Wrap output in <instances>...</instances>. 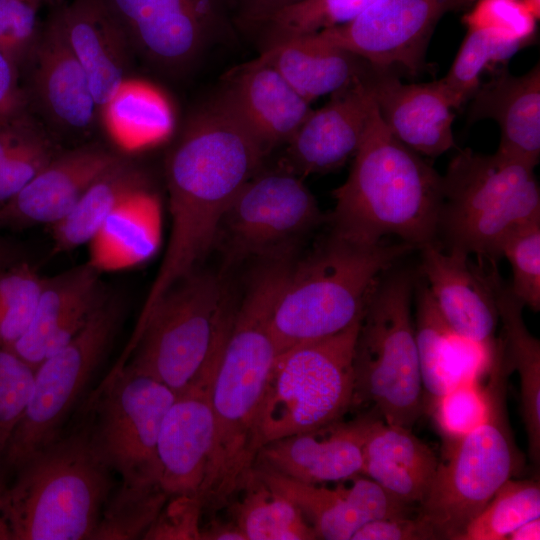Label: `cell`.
Wrapping results in <instances>:
<instances>
[{"label":"cell","instance_id":"1","mask_svg":"<svg viewBox=\"0 0 540 540\" xmlns=\"http://www.w3.org/2000/svg\"><path fill=\"white\" fill-rule=\"evenodd\" d=\"M288 272L284 260L263 261L235 306L212 386L214 442L200 493L204 510L229 504L253 474L260 450L258 415L277 355L271 317Z\"/></svg>","mask_w":540,"mask_h":540},{"label":"cell","instance_id":"2","mask_svg":"<svg viewBox=\"0 0 540 540\" xmlns=\"http://www.w3.org/2000/svg\"><path fill=\"white\" fill-rule=\"evenodd\" d=\"M333 197L330 222L339 237L370 245L395 235L415 248L436 242L442 175L389 131L377 106Z\"/></svg>","mask_w":540,"mask_h":540},{"label":"cell","instance_id":"3","mask_svg":"<svg viewBox=\"0 0 540 540\" xmlns=\"http://www.w3.org/2000/svg\"><path fill=\"white\" fill-rule=\"evenodd\" d=\"M414 249L403 241L369 245L331 233L311 254L293 262L271 317L277 354L359 321L383 274Z\"/></svg>","mask_w":540,"mask_h":540},{"label":"cell","instance_id":"4","mask_svg":"<svg viewBox=\"0 0 540 540\" xmlns=\"http://www.w3.org/2000/svg\"><path fill=\"white\" fill-rule=\"evenodd\" d=\"M18 469L3 500L12 540L93 539L111 480L86 427L58 437Z\"/></svg>","mask_w":540,"mask_h":540},{"label":"cell","instance_id":"5","mask_svg":"<svg viewBox=\"0 0 540 540\" xmlns=\"http://www.w3.org/2000/svg\"><path fill=\"white\" fill-rule=\"evenodd\" d=\"M535 167L496 151L460 150L442 175L437 238L446 251L496 264L502 245L520 227L540 221Z\"/></svg>","mask_w":540,"mask_h":540},{"label":"cell","instance_id":"6","mask_svg":"<svg viewBox=\"0 0 540 540\" xmlns=\"http://www.w3.org/2000/svg\"><path fill=\"white\" fill-rule=\"evenodd\" d=\"M485 420L464 436L446 441L434 480L417 514L437 539L456 540L498 489L523 465L509 423L506 405L508 371L500 339L488 370Z\"/></svg>","mask_w":540,"mask_h":540},{"label":"cell","instance_id":"7","mask_svg":"<svg viewBox=\"0 0 540 540\" xmlns=\"http://www.w3.org/2000/svg\"><path fill=\"white\" fill-rule=\"evenodd\" d=\"M413 278L380 279L361 318L354 351L353 405L370 404L384 422L411 429L426 410L415 326Z\"/></svg>","mask_w":540,"mask_h":540},{"label":"cell","instance_id":"8","mask_svg":"<svg viewBox=\"0 0 540 540\" xmlns=\"http://www.w3.org/2000/svg\"><path fill=\"white\" fill-rule=\"evenodd\" d=\"M278 353L258 415L260 448L335 423L353 405L354 351L360 327Z\"/></svg>","mask_w":540,"mask_h":540},{"label":"cell","instance_id":"9","mask_svg":"<svg viewBox=\"0 0 540 540\" xmlns=\"http://www.w3.org/2000/svg\"><path fill=\"white\" fill-rule=\"evenodd\" d=\"M235 306L219 275L195 270L135 326L128 365L180 392L201 370Z\"/></svg>","mask_w":540,"mask_h":540},{"label":"cell","instance_id":"10","mask_svg":"<svg viewBox=\"0 0 540 540\" xmlns=\"http://www.w3.org/2000/svg\"><path fill=\"white\" fill-rule=\"evenodd\" d=\"M175 396L165 384L122 361L96 394L94 418L86 426L89 441L122 483L160 484L158 436Z\"/></svg>","mask_w":540,"mask_h":540},{"label":"cell","instance_id":"11","mask_svg":"<svg viewBox=\"0 0 540 540\" xmlns=\"http://www.w3.org/2000/svg\"><path fill=\"white\" fill-rule=\"evenodd\" d=\"M121 316L120 303L106 296L84 327L36 367L30 400L4 454L9 466L19 468L59 437L113 342Z\"/></svg>","mask_w":540,"mask_h":540},{"label":"cell","instance_id":"12","mask_svg":"<svg viewBox=\"0 0 540 540\" xmlns=\"http://www.w3.org/2000/svg\"><path fill=\"white\" fill-rule=\"evenodd\" d=\"M323 214L301 177L281 167L254 175L222 220L219 243L229 263L293 253L295 243L318 226Z\"/></svg>","mask_w":540,"mask_h":540},{"label":"cell","instance_id":"13","mask_svg":"<svg viewBox=\"0 0 540 540\" xmlns=\"http://www.w3.org/2000/svg\"><path fill=\"white\" fill-rule=\"evenodd\" d=\"M133 52L169 73L190 68L233 27L226 0H102Z\"/></svg>","mask_w":540,"mask_h":540},{"label":"cell","instance_id":"14","mask_svg":"<svg viewBox=\"0 0 540 540\" xmlns=\"http://www.w3.org/2000/svg\"><path fill=\"white\" fill-rule=\"evenodd\" d=\"M457 0H380L353 20L316 34L373 68L420 72L432 33ZM392 72V71H391Z\"/></svg>","mask_w":540,"mask_h":540},{"label":"cell","instance_id":"15","mask_svg":"<svg viewBox=\"0 0 540 540\" xmlns=\"http://www.w3.org/2000/svg\"><path fill=\"white\" fill-rule=\"evenodd\" d=\"M230 321L218 336L195 378L168 408L159 431V481L168 497L200 498L214 442L212 386L229 334Z\"/></svg>","mask_w":540,"mask_h":540},{"label":"cell","instance_id":"16","mask_svg":"<svg viewBox=\"0 0 540 540\" xmlns=\"http://www.w3.org/2000/svg\"><path fill=\"white\" fill-rule=\"evenodd\" d=\"M419 249L427 288L445 322L461 337L492 347L499 322L496 264L473 263L470 255L443 250L437 242Z\"/></svg>","mask_w":540,"mask_h":540},{"label":"cell","instance_id":"17","mask_svg":"<svg viewBox=\"0 0 540 540\" xmlns=\"http://www.w3.org/2000/svg\"><path fill=\"white\" fill-rule=\"evenodd\" d=\"M369 77L331 94L325 105L311 110L286 144L283 168L303 178L336 170L354 157L376 106Z\"/></svg>","mask_w":540,"mask_h":540},{"label":"cell","instance_id":"18","mask_svg":"<svg viewBox=\"0 0 540 540\" xmlns=\"http://www.w3.org/2000/svg\"><path fill=\"white\" fill-rule=\"evenodd\" d=\"M123 158L99 145L55 155L23 189L0 205V226L54 225L95 180Z\"/></svg>","mask_w":540,"mask_h":540},{"label":"cell","instance_id":"19","mask_svg":"<svg viewBox=\"0 0 540 540\" xmlns=\"http://www.w3.org/2000/svg\"><path fill=\"white\" fill-rule=\"evenodd\" d=\"M373 413L264 444L256 464L308 484L345 482L362 475L363 445Z\"/></svg>","mask_w":540,"mask_h":540},{"label":"cell","instance_id":"20","mask_svg":"<svg viewBox=\"0 0 540 540\" xmlns=\"http://www.w3.org/2000/svg\"><path fill=\"white\" fill-rule=\"evenodd\" d=\"M223 80L221 96L267 154L286 145L312 110L260 56L233 68Z\"/></svg>","mask_w":540,"mask_h":540},{"label":"cell","instance_id":"21","mask_svg":"<svg viewBox=\"0 0 540 540\" xmlns=\"http://www.w3.org/2000/svg\"><path fill=\"white\" fill-rule=\"evenodd\" d=\"M32 90L44 117L60 130L81 133L94 124L98 107L89 80L73 53L56 10L33 49Z\"/></svg>","mask_w":540,"mask_h":540},{"label":"cell","instance_id":"22","mask_svg":"<svg viewBox=\"0 0 540 540\" xmlns=\"http://www.w3.org/2000/svg\"><path fill=\"white\" fill-rule=\"evenodd\" d=\"M87 262L44 278L30 325L10 349L34 369L69 342L106 298Z\"/></svg>","mask_w":540,"mask_h":540},{"label":"cell","instance_id":"23","mask_svg":"<svg viewBox=\"0 0 540 540\" xmlns=\"http://www.w3.org/2000/svg\"><path fill=\"white\" fill-rule=\"evenodd\" d=\"M368 84L381 119L405 146L428 157L455 146L454 108L439 80L406 84L391 71L376 69Z\"/></svg>","mask_w":540,"mask_h":540},{"label":"cell","instance_id":"24","mask_svg":"<svg viewBox=\"0 0 540 540\" xmlns=\"http://www.w3.org/2000/svg\"><path fill=\"white\" fill-rule=\"evenodd\" d=\"M56 12L103 110L127 80L131 46L102 0H73Z\"/></svg>","mask_w":540,"mask_h":540},{"label":"cell","instance_id":"25","mask_svg":"<svg viewBox=\"0 0 540 540\" xmlns=\"http://www.w3.org/2000/svg\"><path fill=\"white\" fill-rule=\"evenodd\" d=\"M470 122L494 120L501 132L498 152L536 166L540 157V66L515 76L496 72L471 97Z\"/></svg>","mask_w":540,"mask_h":540},{"label":"cell","instance_id":"26","mask_svg":"<svg viewBox=\"0 0 540 540\" xmlns=\"http://www.w3.org/2000/svg\"><path fill=\"white\" fill-rule=\"evenodd\" d=\"M415 335L426 410L453 387L478 380L489 370L494 345L486 347L456 334L423 285L418 291Z\"/></svg>","mask_w":540,"mask_h":540},{"label":"cell","instance_id":"27","mask_svg":"<svg viewBox=\"0 0 540 540\" xmlns=\"http://www.w3.org/2000/svg\"><path fill=\"white\" fill-rule=\"evenodd\" d=\"M410 430L373 415L363 445L362 475L404 503L419 506L432 485L439 459Z\"/></svg>","mask_w":540,"mask_h":540},{"label":"cell","instance_id":"28","mask_svg":"<svg viewBox=\"0 0 540 540\" xmlns=\"http://www.w3.org/2000/svg\"><path fill=\"white\" fill-rule=\"evenodd\" d=\"M163 236L160 198L148 184L127 195L88 243L87 263L98 273L137 267L159 251Z\"/></svg>","mask_w":540,"mask_h":540},{"label":"cell","instance_id":"29","mask_svg":"<svg viewBox=\"0 0 540 540\" xmlns=\"http://www.w3.org/2000/svg\"><path fill=\"white\" fill-rule=\"evenodd\" d=\"M259 56L308 102L368 78L376 69L316 33L275 43Z\"/></svg>","mask_w":540,"mask_h":540},{"label":"cell","instance_id":"30","mask_svg":"<svg viewBox=\"0 0 540 540\" xmlns=\"http://www.w3.org/2000/svg\"><path fill=\"white\" fill-rule=\"evenodd\" d=\"M496 301L502 333L499 338L504 361L510 373L520 379V411L524 423L529 458L540 461V342L527 329L523 304L500 279Z\"/></svg>","mask_w":540,"mask_h":540},{"label":"cell","instance_id":"31","mask_svg":"<svg viewBox=\"0 0 540 540\" xmlns=\"http://www.w3.org/2000/svg\"><path fill=\"white\" fill-rule=\"evenodd\" d=\"M146 184L144 174L124 157L88 187L62 220L50 226L52 253L88 244L118 204Z\"/></svg>","mask_w":540,"mask_h":540},{"label":"cell","instance_id":"32","mask_svg":"<svg viewBox=\"0 0 540 540\" xmlns=\"http://www.w3.org/2000/svg\"><path fill=\"white\" fill-rule=\"evenodd\" d=\"M254 470L267 485L295 504L317 539L351 540L355 531L367 523L342 482L336 488H327L293 480L261 464H255Z\"/></svg>","mask_w":540,"mask_h":540},{"label":"cell","instance_id":"33","mask_svg":"<svg viewBox=\"0 0 540 540\" xmlns=\"http://www.w3.org/2000/svg\"><path fill=\"white\" fill-rule=\"evenodd\" d=\"M240 493L233 517L246 540L317 539L295 504L267 485L255 470Z\"/></svg>","mask_w":540,"mask_h":540},{"label":"cell","instance_id":"34","mask_svg":"<svg viewBox=\"0 0 540 540\" xmlns=\"http://www.w3.org/2000/svg\"><path fill=\"white\" fill-rule=\"evenodd\" d=\"M102 111L117 143L126 150L163 139L172 125L165 100L140 82L126 80Z\"/></svg>","mask_w":540,"mask_h":540},{"label":"cell","instance_id":"35","mask_svg":"<svg viewBox=\"0 0 540 540\" xmlns=\"http://www.w3.org/2000/svg\"><path fill=\"white\" fill-rule=\"evenodd\" d=\"M521 48L495 31L467 28L448 73L439 79L453 108L458 109L471 99L488 68L508 60Z\"/></svg>","mask_w":540,"mask_h":540},{"label":"cell","instance_id":"36","mask_svg":"<svg viewBox=\"0 0 540 540\" xmlns=\"http://www.w3.org/2000/svg\"><path fill=\"white\" fill-rule=\"evenodd\" d=\"M380 0H300L270 16L255 33L262 50L294 37L343 25Z\"/></svg>","mask_w":540,"mask_h":540},{"label":"cell","instance_id":"37","mask_svg":"<svg viewBox=\"0 0 540 540\" xmlns=\"http://www.w3.org/2000/svg\"><path fill=\"white\" fill-rule=\"evenodd\" d=\"M540 518V485L507 480L456 540H507L522 524Z\"/></svg>","mask_w":540,"mask_h":540},{"label":"cell","instance_id":"38","mask_svg":"<svg viewBox=\"0 0 540 540\" xmlns=\"http://www.w3.org/2000/svg\"><path fill=\"white\" fill-rule=\"evenodd\" d=\"M168 498L158 483L139 485L122 483L115 495L107 500L93 539L143 538Z\"/></svg>","mask_w":540,"mask_h":540},{"label":"cell","instance_id":"39","mask_svg":"<svg viewBox=\"0 0 540 540\" xmlns=\"http://www.w3.org/2000/svg\"><path fill=\"white\" fill-rule=\"evenodd\" d=\"M43 281L23 261L0 270V349L10 350L27 330Z\"/></svg>","mask_w":540,"mask_h":540},{"label":"cell","instance_id":"40","mask_svg":"<svg viewBox=\"0 0 540 540\" xmlns=\"http://www.w3.org/2000/svg\"><path fill=\"white\" fill-rule=\"evenodd\" d=\"M512 271L511 293L534 311L540 309V221L511 233L502 245Z\"/></svg>","mask_w":540,"mask_h":540},{"label":"cell","instance_id":"41","mask_svg":"<svg viewBox=\"0 0 540 540\" xmlns=\"http://www.w3.org/2000/svg\"><path fill=\"white\" fill-rule=\"evenodd\" d=\"M446 441L456 440L480 425L488 413V396L478 380L466 381L440 396L430 407Z\"/></svg>","mask_w":540,"mask_h":540},{"label":"cell","instance_id":"42","mask_svg":"<svg viewBox=\"0 0 540 540\" xmlns=\"http://www.w3.org/2000/svg\"><path fill=\"white\" fill-rule=\"evenodd\" d=\"M35 369L13 351L0 349V456L5 454L30 400Z\"/></svg>","mask_w":540,"mask_h":540},{"label":"cell","instance_id":"43","mask_svg":"<svg viewBox=\"0 0 540 540\" xmlns=\"http://www.w3.org/2000/svg\"><path fill=\"white\" fill-rule=\"evenodd\" d=\"M55 155L51 142L33 124L0 165V205L23 189Z\"/></svg>","mask_w":540,"mask_h":540},{"label":"cell","instance_id":"44","mask_svg":"<svg viewBox=\"0 0 540 540\" xmlns=\"http://www.w3.org/2000/svg\"><path fill=\"white\" fill-rule=\"evenodd\" d=\"M536 21L522 0H478L462 17L466 28L493 30L523 47L535 36Z\"/></svg>","mask_w":540,"mask_h":540},{"label":"cell","instance_id":"45","mask_svg":"<svg viewBox=\"0 0 540 540\" xmlns=\"http://www.w3.org/2000/svg\"><path fill=\"white\" fill-rule=\"evenodd\" d=\"M38 0H0V52L18 68L29 61L41 32Z\"/></svg>","mask_w":540,"mask_h":540},{"label":"cell","instance_id":"46","mask_svg":"<svg viewBox=\"0 0 540 540\" xmlns=\"http://www.w3.org/2000/svg\"><path fill=\"white\" fill-rule=\"evenodd\" d=\"M144 539H201L199 526L203 504L198 496L168 498ZM168 501V500H167Z\"/></svg>","mask_w":540,"mask_h":540},{"label":"cell","instance_id":"47","mask_svg":"<svg viewBox=\"0 0 540 540\" xmlns=\"http://www.w3.org/2000/svg\"><path fill=\"white\" fill-rule=\"evenodd\" d=\"M433 528L418 514L369 521L358 528L351 540H434Z\"/></svg>","mask_w":540,"mask_h":540},{"label":"cell","instance_id":"48","mask_svg":"<svg viewBox=\"0 0 540 540\" xmlns=\"http://www.w3.org/2000/svg\"><path fill=\"white\" fill-rule=\"evenodd\" d=\"M18 76V67L0 52V122L24 114L26 96Z\"/></svg>","mask_w":540,"mask_h":540},{"label":"cell","instance_id":"49","mask_svg":"<svg viewBox=\"0 0 540 540\" xmlns=\"http://www.w3.org/2000/svg\"><path fill=\"white\" fill-rule=\"evenodd\" d=\"M201 539L246 540L241 530L233 523L212 522L206 529L201 528Z\"/></svg>","mask_w":540,"mask_h":540},{"label":"cell","instance_id":"50","mask_svg":"<svg viewBox=\"0 0 540 540\" xmlns=\"http://www.w3.org/2000/svg\"><path fill=\"white\" fill-rule=\"evenodd\" d=\"M540 538V518L528 521L515 529L507 540H538Z\"/></svg>","mask_w":540,"mask_h":540},{"label":"cell","instance_id":"51","mask_svg":"<svg viewBox=\"0 0 540 540\" xmlns=\"http://www.w3.org/2000/svg\"><path fill=\"white\" fill-rule=\"evenodd\" d=\"M20 261V253L18 250L0 239V270Z\"/></svg>","mask_w":540,"mask_h":540},{"label":"cell","instance_id":"52","mask_svg":"<svg viewBox=\"0 0 540 540\" xmlns=\"http://www.w3.org/2000/svg\"><path fill=\"white\" fill-rule=\"evenodd\" d=\"M5 489L0 483V540H11L12 535L3 513V500Z\"/></svg>","mask_w":540,"mask_h":540},{"label":"cell","instance_id":"53","mask_svg":"<svg viewBox=\"0 0 540 540\" xmlns=\"http://www.w3.org/2000/svg\"><path fill=\"white\" fill-rule=\"evenodd\" d=\"M528 11L538 21L540 18V0H522Z\"/></svg>","mask_w":540,"mask_h":540},{"label":"cell","instance_id":"54","mask_svg":"<svg viewBox=\"0 0 540 540\" xmlns=\"http://www.w3.org/2000/svg\"><path fill=\"white\" fill-rule=\"evenodd\" d=\"M478 0H457L455 10L469 9Z\"/></svg>","mask_w":540,"mask_h":540},{"label":"cell","instance_id":"55","mask_svg":"<svg viewBox=\"0 0 540 540\" xmlns=\"http://www.w3.org/2000/svg\"><path fill=\"white\" fill-rule=\"evenodd\" d=\"M40 3H43L45 1H49V0H38Z\"/></svg>","mask_w":540,"mask_h":540}]
</instances>
